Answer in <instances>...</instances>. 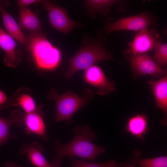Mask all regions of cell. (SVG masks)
Wrapping results in <instances>:
<instances>
[{"label": "cell", "mask_w": 167, "mask_h": 167, "mask_svg": "<svg viewBox=\"0 0 167 167\" xmlns=\"http://www.w3.org/2000/svg\"><path fill=\"white\" fill-rule=\"evenodd\" d=\"M75 135L69 142L61 143L56 139L54 141L55 156L50 163L53 167H60L62 159L65 156H76L81 159H87L94 162L96 159L106 151L105 148L99 146L92 141L97 135L88 125H76L72 130Z\"/></svg>", "instance_id": "obj_1"}, {"label": "cell", "mask_w": 167, "mask_h": 167, "mask_svg": "<svg viewBox=\"0 0 167 167\" xmlns=\"http://www.w3.org/2000/svg\"><path fill=\"white\" fill-rule=\"evenodd\" d=\"M25 35L28 42L26 49L31 52L37 67L46 71L56 68L61 61V50L53 45L41 32H30Z\"/></svg>", "instance_id": "obj_2"}, {"label": "cell", "mask_w": 167, "mask_h": 167, "mask_svg": "<svg viewBox=\"0 0 167 167\" xmlns=\"http://www.w3.org/2000/svg\"><path fill=\"white\" fill-rule=\"evenodd\" d=\"M93 96V92L88 88L84 89L81 96L70 90L59 94L56 89H52L48 93V97L55 102L56 113L54 121L59 122L65 121L68 124H71L74 114L88 105Z\"/></svg>", "instance_id": "obj_3"}, {"label": "cell", "mask_w": 167, "mask_h": 167, "mask_svg": "<svg viewBox=\"0 0 167 167\" xmlns=\"http://www.w3.org/2000/svg\"><path fill=\"white\" fill-rule=\"evenodd\" d=\"M109 51L97 40L85 42L69 61V68L65 76L70 79L78 71L87 69L101 61L113 60Z\"/></svg>", "instance_id": "obj_4"}, {"label": "cell", "mask_w": 167, "mask_h": 167, "mask_svg": "<svg viewBox=\"0 0 167 167\" xmlns=\"http://www.w3.org/2000/svg\"><path fill=\"white\" fill-rule=\"evenodd\" d=\"M156 19L150 13L144 11L139 14L119 19L108 24L105 30L108 33L117 31L130 30L140 31L148 28L151 26H155Z\"/></svg>", "instance_id": "obj_5"}, {"label": "cell", "mask_w": 167, "mask_h": 167, "mask_svg": "<svg viewBox=\"0 0 167 167\" xmlns=\"http://www.w3.org/2000/svg\"><path fill=\"white\" fill-rule=\"evenodd\" d=\"M38 3L46 10L49 22L53 28L66 35L74 28L82 26L80 24L71 19L62 7L48 0H40Z\"/></svg>", "instance_id": "obj_6"}, {"label": "cell", "mask_w": 167, "mask_h": 167, "mask_svg": "<svg viewBox=\"0 0 167 167\" xmlns=\"http://www.w3.org/2000/svg\"><path fill=\"white\" fill-rule=\"evenodd\" d=\"M131 63L133 73L137 76L148 75L154 77H158L166 74L148 55L147 53L132 54H126Z\"/></svg>", "instance_id": "obj_7"}, {"label": "cell", "mask_w": 167, "mask_h": 167, "mask_svg": "<svg viewBox=\"0 0 167 167\" xmlns=\"http://www.w3.org/2000/svg\"><path fill=\"white\" fill-rule=\"evenodd\" d=\"M84 71L85 81L97 89L98 95H105L115 89V82L107 78L99 66L94 65Z\"/></svg>", "instance_id": "obj_8"}, {"label": "cell", "mask_w": 167, "mask_h": 167, "mask_svg": "<svg viewBox=\"0 0 167 167\" xmlns=\"http://www.w3.org/2000/svg\"><path fill=\"white\" fill-rule=\"evenodd\" d=\"M161 38L158 32L154 29H142L135 36L130 43L127 54H136L147 53L154 49L156 41Z\"/></svg>", "instance_id": "obj_9"}, {"label": "cell", "mask_w": 167, "mask_h": 167, "mask_svg": "<svg viewBox=\"0 0 167 167\" xmlns=\"http://www.w3.org/2000/svg\"><path fill=\"white\" fill-rule=\"evenodd\" d=\"M17 46L15 40L0 27V47L5 52L3 60L7 66L15 67L20 64L21 51Z\"/></svg>", "instance_id": "obj_10"}, {"label": "cell", "mask_w": 167, "mask_h": 167, "mask_svg": "<svg viewBox=\"0 0 167 167\" xmlns=\"http://www.w3.org/2000/svg\"><path fill=\"white\" fill-rule=\"evenodd\" d=\"M44 113L41 106H37L34 112L25 113L24 115L25 131L28 134L33 133L43 139L46 142L48 141L46 135V127L43 117Z\"/></svg>", "instance_id": "obj_11"}, {"label": "cell", "mask_w": 167, "mask_h": 167, "mask_svg": "<svg viewBox=\"0 0 167 167\" xmlns=\"http://www.w3.org/2000/svg\"><path fill=\"white\" fill-rule=\"evenodd\" d=\"M148 83L150 86L155 99V104L164 113V119L161 121L164 125L167 124V75H165L156 81L149 80Z\"/></svg>", "instance_id": "obj_12"}, {"label": "cell", "mask_w": 167, "mask_h": 167, "mask_svg": "<svg viewBox=\"0 0 167 167\" xmlns=\"http://www.w3.org/2000/svg\"><path fill=\"white\" fill-rule=\"evenodd\" d=\"M24 123V115L18 110L12 111L8 118L0 117V147L6 143L9 139L16 138L10 132L11 125L20 127Z\"/></svg>", "instance_id": "obj_13"}, {"label": "cell", "mask_w": 167, "mask_h": 167, "mask_svg": "<svg viewBox=\"0 0 167 167\" xmlns=\"http://www.w3.org/2000/svg\"><path fill=\"white\" fill-rule=\"evenodd\" d=\"M44 147L36 142L25 143L19 149L20 153L27 155L32 163L37 167H53L43 154Z\"/></svg>", "instance_id": "obj_14"}, {"label": "cell", "mask_w": 167, "mask_h": 167, "mask_svg": "<svg viewBox=\"0 0 167 167\" xmlns=\"http://www.w3.org/2000/svg\"><path fill=\"white\" fill-rule=\"evenodd\" d=\"M18 24L22 30L31 32H41L42 24L36 14L28 7H19Z\"/></svg>", "instance_id": "obj_15"}, {"label": "cell", "mask_w": 167, "mask_h": 167, "mask_svg": "<svg viewBox=\"0 0 167 167\" xmlns=\"http://www.w3.org/2000/svg\"><path fill=\"white\" fill-rule=\"evenodd\" d=\"M0 12L7 33L23 45L27 49L28 45L27 38L18 24L6 9H2Z\"/></svg>", "instance_id": "obj_16"}, {"label": "cell", "mask_w": 167, "mask_h": 167, "mask_svg": "<svg viewBox=\"0 0 167 167\" xmlns=\"http://www.w3.org/2000/svg\"><path fill=\"white\" fill-rule=\"evenodd\" d=\"M31 90L28 88L22 87L18 89L10 101V106L20 107L25 113L34 111L37 107L31 95Z\"/></svg>", "instance_id": "obj_17"}, {"label": "cell", "mask_w": 167, "mask_h": 167, "mask_svg": "<svg viewBox=\"0 0 167 167\" xmlns=\"http://www.w3.org/2000/svg\"><path fill=\"white\" fill-rule=\"evenodd\" d=\"M120 1L112 0H87L85 1V7L88 14L92 16L97 14L104 15L109 11L114 5Z\"/></svg>", "instance_id": "obj_18"}, {"label": "cell", "mask_w": 167, "mask_h": 167, "mask_svg": "<svg viewBox=\"0 0 167 167\" xmlns=\"http://www.w3.org/2000/svg\"><path fill=\"white\" fill-rule=\"evenodd\" d=\"M148 118L144 114H137L130 118L126 127L127 131L132 135L142 139L147 129Z\"/></svg>", "instance_id": "obj_19"}, {"label": "cell", "mask_w": 167, "mask_h": 167, "mask_svg": "<svg viewBox=\"0 0 167 167\" xmlns=\"http://www.w3.org/2000/svg\"><path fill=\"white\" fill-rule=\"evenodd\" d=\"M141 154L140 151L136 149L135 161L139 167H167V156L142 159L139 157Z\"/></svg>", "instance_id": "obj_20"}, {"label": "cell", "mask_w": 167, "mask_h": 167, "mask_svg": "<svg viewBox=\"0 0 167 167\" xmlns=\"http://www.w3.org/2000/svg\"><path fill=\"white\" fill-rule=\"evenodd\" d=\"M154 54L152 59L159 66H163L167 64V44L163 43L161 39L156 43Z\"/></svg>", "instance_id": "obj_21"}, {"label": "cell", "mask_w": 167, "mask_h": 167, "mask_svg": "<svg viewBox=\"0 0 167 167\" xmlns=\"http://www.w3.org/2000/svg\"><path fill=\"white\" fill-rule=\"evenodd\" d=\"M72 165L71 167H116L118 163L115 160L104 163H90L83 159H75L72 157L70 158Z\"/></svg>", "instance_id": "obj_22"}, {"label": "cell", "mask_w": 167, "mask_h": 167, "mask_svg": "<svg viewBox=\"0 0 167 167\" xmlns=\"http://www.w3.org/2000/svg\"><path fill=\"white\" fill-rule=\"evenodd\" d=\"M136 153L135 149L134 150L133 156L125 162L118 163L116 167H136L137 165L135 161Z\"/></svg>", "instance_id": "obj_23"}, {"label": "cell", "mask_w": 167, "mask_h": 167, "mask_svg": "<svg viewBox=\"0 0 167 167\" xmlns=\"http://www.w3.org/2000/svg\"><path fill=\"white\" fill-rule=\"evenodd\" d=\"M9 107V101H7L6 96L0 89V110L7 108Z\"/></svg>", "instance_id": "obj_24"}, {"label": "cell", "mask_w": 167, "mask_h": 167, "mask_svg": "<svg viewBox=\"0 0 167 167\" xmlns=\"http://www.w3.org/2000/svg\"><path fill=\"white\" fill-rule=\"evenodd\" d=\"M39 0H17V4L19 7H27L31 4L38 3Z\"/></svg>", "instance_id": "obj_25"}, {"label": "cell", "mask_w": 167, "mask_h": 167, "mask_svg": "<svg viewBox=\"0 0 167 167\" xmlns=\"http://www.w3.org/2000/svg\"><path fill=\"white\" fill-rule=\"evenodd\" d=\"M10 5L9 1L7 0H0V11Z\"/></svg>", "instance_id": "obj_26"}, {"label": "cell", "mask_w": 167, "mask_h": 167, "mask_svg": "<svg viewBox=\"0 0 167 167\" xmlns=\"http://www.w3.org/2000/svg\"><path fill=\"white\" fill-rule=\"evenodd\" d=\"M4 167H23L16 163L11 161H6L4 164Z\"/></svg>", "instance_id": "obj_27"}]
</instances>
